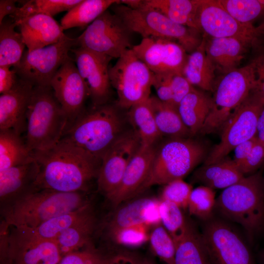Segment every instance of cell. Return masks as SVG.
Listing matches in <instances>:
<instances>
[{
  "instance_id": "obj_1",
  "label": "cell",
  "mask_w": 264,
  "mask_h": 264,
  "mask_svg": "<svg viewBox=\"0 0 264 264\" xmlns=\"http://www.w3.org/2000/svg\"><path fill=\"white\" fill-rule=\"evenodd\" d=\"M32 154L40 168L39 189L88 192L97 179L101 162L62 139L50 149Z\"/></svg>"
},
{
  "instance_id": "obj_2",
  "label": "cell",
  "mask_w": 264,
  "mask_h": 264,
  "mask_svg": "<svg viewBox=\"0 0 264 264\" xmlns=\"http://www.w3.org/2000/svg\"><path fill=\"white\" fill-rule=\"evenodd\" d=\"M87 192L39 189L0 207L7 227L33 228L53 218L91 203Z\"/></svg>"
},
{
  "instance_id": "obj_3",
  "label": "cell",
  "mask_w": 264,
  "mask_h": 264,
  "mask_svg": "<svg viewBox=\"0 0 264 264\" xmlns=\"http://www.w3.org/2000/svg\"><path fill=\"white\" fill-rule=\"evenodd\" d=\"M117 107L106 104L85 110L67 129L62 139L101 162L104 154L121 132Z\"/></svg>"
},
{
  "instance_id": "obj_4",
  "label": "cell",
  "mask_w": 264,
  "mask_h": 264,
  "mask_svg": "<svg viewBox=\"0 0 264 264\" xmlns=\"http://www.w3.org/2000/svg\"><path fill=\"white\" fill-rule=\"evenodd\" d=\"M215 209L228 220L240 225L249 238L264 227V187L261 174L244 176L224 189Z\"/></svg>"
},
{
  "instance_id": "obj_5",
  "label": "cell",
  "mask_w": 264,
  "mask_h": 264,
  "mask_svg": "<svg viewBox=\"0 0 264 264\" xmlns=\"http://www.w3.org/2000/svg\"><path fill=\"white\" fill-rule=\"evenodd\" d=\"M67 118L51 87L34 86L26 113L25 143L31 151L50 149L62 139Z\"/></svg>"
},
{
  "instance_id": "obj_6",
  "label": "cell",
  "mask_w": 264,
  "mask_h": 264,
  "mask_svg": "<svg viewBox=\"0 0 264 264\" xmlns=\"http://www.w3.org/2000/svg\"><path fill=\"white\" fill-rule=\"evenodd\" d=\"M256 86L255 59L245 66L224 73L214 86L213 107L199 133L210 134L223 127Z\"/></svg>"
},
{
  "instance_id": "obj_7",
  "label": "cell",
  "mask_w": 264,
  "mask_h": 264,
  "mask_svg": "<svg viewBox=\"0 0 264 264\" xmlns=\"http://www.w3.org/2000/svg\"><path fill=\"white\" fill-rule=\"evenodd\" d=\"M205 146L189 137L170 138L156 148L143 191L154 185L183 179L206 156Z\"/></svg>"
},
{
  "instance_id": "obj_8",
  "label": "cell",
  "mask_w": 264,
  "mask_h": 264,
  "mask_svg": "<svg viewBox=\"0 0 264 264\" xmlns=\"http://www.w3.org/2000/svg\"><path fill=\"white\" fill-rule=\"evenodd\" d=\"M118 2L110 7L113 13L132 33H138L142 38L153 37L172 40L189 53L195 50L201 42L196 33L197 30L178 24L158 11L145 6L133 9Z\"/></svg>"
},
{
  "instance_id": "obj_9",
  "label": "cell",
  "mask_w": 264,
  "mask_h": 264,
  "mask_svg": "<svg viewBox=\"0 0 264 264\" xmlns=\"http://www.w3.org/2000/svg\"><path fill=\"white\" fill-rule=\"evenodd\" d=\"M154 73L135 54L126 51L109 68L111 86L117 94V106L129 110L150 97Z\"/></svg>"
},
{
  "instance_id": "obj_10",
  "label": "cell",
  "mask_w": 264,
  "mask_h": 264,
  "mask_svg": "<svg viewBox=\"0 0 264 264\" xmlns=\"http://www.w3.org/2000/svg\"><path fill=\"white\" fill-rule=\"evenodd\" d=\"M76 38L64 35L56 43L29 51L24 50L19 64L13 67L18 76L34 86L50 87L53 76L69 58Z\"/></svg>"
},
{
  "instance_id": "obj_11",
  "label": "cell",
  "mask_w": 264,
  "mask_h": 264,
  "mask_svg": "<svg viewBox=\"0 0 264 264\" xmlns=\"http://www.w3.org/2000/svg\"><path fill=\"white\" fill-rule=\"evenodd\" d=\"M264 108V103L251 92L223 126L220 141L207 155L204 164L224 159L239 144L256 136L258 118Z\"/></svg>"
},
{
  "instance_id": "obj_12",
  "label": "cell",
  "mask_w": 264,
  "mask_h": 264,
  "mask_svg": "<svg viewBox=\"0 0 264 264\" xmlns=\"http://www.w3.org/2000/svg\"><path fill=\"white\" fill-rule=\"evenodd\" d=\"M131 33L117 15L107 10L76 38V44L90 51L118 59L126 51L132 49Z\"/></svg>"
},
{
  "instance_id": "obj_13",
  "label": "cell",
  "mask_w": 264,
  "mask_h": 264,
  "mask_svg": "<svg viewBox=\"0 0 264 264\" xmlns=\"http://www.w3.org/2000/svg\"><path fill=\"white\" fill-rule=\"evenodd\" d=\"M206 221L201 236L213 264H254L248 246L228 223L212 218Z\"/></svg>"
},
{
  "instance_id": "obj_14",
  "label": "cell",
  "mask_w": 264,
  "mask_h": 264,
  "mask_svg": "<svg viewBox=\"0 0 264 264\" xmlns=\"http://www.w3.org/2000/svg\"><path fill=\"white\" fill-rule=\"evenodd\" d=\"M141 144L133 131L122 132L103 156L96 179L99 192L109 199L118 188L125 170Z\"/></svg>"
},
{
  "instance_id": "obj_15",
  "label": "cell",
  "mask_w": 264,
  "mask_h": 264,
  "mask_svg": "<svg viewBox=\"0 0 264 264\" xmlns=\"http://www.w3.org/2000/svg\"><path fill=\"white\" fill-rule=\"evenodd\" d=\"M0 264H58L62 255L54 241L40 239L22 228L9 227Z\"/></svg>"
},
{
  "instance_id": "obj_16",
  "label": "cell",
  "mask_w": 264,
  "mask_h": 264,
  "mask_svg": "<svg viewBox=\"0 0 264 264\" xmlns=\"http://www.w3.org/2000/svg\"><path fill=\"white\" fill-rule=\"evenodd\" d=\"M198 30L212 38L235 37L253 44L258 36L255 27L240 23L219 0H200L196 15Z\"/></svg>"
},
{
  "instance_id": "obj_17",
  "label": "cell",
  "mask_w": 264,
  "mask_h": 264,
  "mask_svg": "<svg viewBox=\"0 0 264 264\" xmlns=\"http://www.w3.org/2000/svg\"><path fill=\"white\" fill-rule=\"evenodd\" d=\"M50 87L67 117V129L85 110V102L89 96L71 58H68L59 68L51 80Z\"/></svg>"
},
{
  "instance_id": "obj_18",
  "label": "cell",
  "mask_w": 264,
  "mask_h": 264,
  "mask_svg": "<svg viewBox=\"0 0 264 264\" xmlns=\"http://www.w3.org/2000/svg\"><path fill=\"white\" fill-rule=\"evenodd\" d=\"M71 51L93 107L108 103L111 86L109 65L112 58L80 46L72 48Z\"/></svg>"
},
{
  "instance_id": "obj_19",
  "label": "cell",
  "mask_w": 264,
  "mask_h": 264,
  "mask_svg": "<svg viewBox=\"0 0 264 264\" xmlns=\"http://www.w3.org/2000/svg\"><path fill=\"white\" fill-rule=\"evenodd\" d=\"M132 50L154 74L182 73L188 56L178 43L153 37L142 38Z\"/></svg>"
},
{
  "instance_id": "obj_20",
  "label": "cell",
  "mask_w": 264,
  "mask_h": 264,
  "mask_svg": "<svg viewBox=\"0 0 264 264\" xmlns=\"http://www.w3.org/2000/svg\"><path fill=\"white\" fill-rule=\"evenodd\" d=\"M155 150L154 146L141 145L128 164L118 188L108 199L115 208L143 192Z\"/></svg>"
},
{
  "instance_id": "obj_21",
  "label": "cell",
  "mask_w": 264,
  "mask_h": 264,
  "mask_svg": "<svg viewBox=\"0 0 264 264\" xmlns=\"http://www.w3.org/2000/svg\"><path fill=\"white\" fill-rule=\"evenodd\" d=\"M34 86L19 79L0 96V130L12 129L21 134L26 129V113Z\"/></svg>"
},
{
  "instance_id": "obj_22",
  "label": "cell",
  "mask_w": 264,
  "mask_h": 264,
  "mask_svg": "<svg viewBox=\"0 0 264 264\" xmlns=\"http://www.w3.org/2000/svg\"><path fill=\"white\" fill-rule=\"evenodd\" d=\"M125 202L115 208L107 222V229L139 225L150 227L161 224L159 199L143 197Z\"/></svg>"
},
{
  "instance_id": "obj_23",
  "label": "cell",
  "mask_w": 264,
  "mask_h": 264,
  "mask_svg": "<svg viewBox=\"0 0 264 264\" xmlns=\"http://www.w3.org/2000/svg\"><path fill=\"white\" fill-rule=\"evenodd\" d=\"M39 171L35 159L0 171V207L39 190L36 182Z\"/></svg>"
},
{
  "instance_id": "obj_24",
  "label": "cell",
  "mask_w": 264,
  "mask_h": 264,
  "mask_svg": "<svg viewBox=\"0 0 264 264\" xmlns=\"http://www.w3.org/2000/svg\"><path fill=\"white\" fill-rule=\"evenodd\" d=\"M16 24L29 51L55 44L65 35L53 18L44 14L29 16Z\"/></svg>"
},
{
  "instance_id": "obj_25",
  "label": "cell",
  "mask_w": 264,
  "mask_h": 264,
  "mask_svg": "<svg viewBox=\"0 0 264 264\" xmlns=\"http://www.w3.org/2000/svg\"><path fill=\"white\" fill-rule=\"evenodd\" d=\"M252 44L235 37L212 38L206 41L205 50L216 69L225 73L238 68L247 49Z\"/></svg>"
},
{
  "instance_id": "obj_26",
  "label": "cell",
  "mask_w": 264,
  "mask_h": 264,
  "mask_svg": "<svg viewBox=\"0 0 264 264\" xmlns=\"http://www.w3.org/2000/svg\"><path fill=\"white\" fill-rule=\"evenodd\" d=\"M204 38L198 47L187 56L182 73L194 87L213 91L216 68L207 56Z\"/></svg>"
},
{
  "instance_id": "obj_27",
  "label": "cell",
  "mask_w": 264,
  "mask_h": 264,
  "mask_svg": "<svg viewBox=\"0 0 264 264\" xmlns=\"http://www.w3.org/2000/svg\"><path fill=\"white\" fill-rule=\"evenodd\" d=\"M212 107V97L195 88L179 103L178 113L192 136L200 132Z\"/></svg>"
},
{
  "instance_id": "obj_28",
  "label": "cell",
  "mask_w": 264,
  "mask_h": 264,
  "mask_svg": "<svg viewBox=\"0 0 264 264\" xmlns=\"http://www.w3.org/2000/svg\"><path fill=\"white\" fill-rule=\"evenodd\" d=\"M96 216L91 203L53 218L33 228H21L40 239L54 241L63 232Z\"/></svg>"
},
{
  "instance_id": "obj_29",
  "label": "cell",
  "mask_w": 264,
  "mask_h": 264,
  "mask_svg": "<svg viewBox=\"0 0 264 264\" xmlns=\"http://www.w3.org/2000/svg\"><path fill=\"white\" fill-rule=\"evenodd\" d=\"M244 176L233 160L225 158L216 163L203 164L195 172L193 180L213 190L224 189Z\"/></svg>"
},
{
  "instance_id": "obj_30",
  "label": "cell",
  "mask_w": 264,
  "mask_h": 264,
  "mask_svg": "<svg viewBox=\"0 0 264 264\" xmlns=\"http://www.w3.org/2000/svg\"><path fill=\"white\" fill-rule=\"evenodd\" d=\"M173 264H213L203 244L201 233L188 221L184 235L175 242Z\"/></svg>"
},
{
  "instance_id": "obj_31",
  "label": "cell",
  "mask_w": 264,
  "mask_h": 264,
  "mask_svg": "<svg viewBox=\"0 0 264 264\" xmlns=\"http://www.w3.org/2000/svg\"><path fill=\"white\" fill-rule=\"evenodd\" d=\"M200 0H143L142 6L158 11L172 21L198 31L196 15Z\"/></svg>"
},
{
  "instance_id": "obj_32",
  "label": "cell",
  "mask_w": 264,
  "mask_h": 264,
  "mask_svg": "<svg viewBox=\"0 0 264 264\" xmlns=\"http://www.w3.org/2000/svg\"><path fill=\"white\" fill-rule=\"evenodd\" d=\"M148 101L161 135L170 138H186L192 136L183 122L177 108L162 102L156 96H150Z\"/></svg>"
},
{
  "instance_id": "obj_33",
  "label": "cell",
  "mask_w": 264,
  "mask_h": 264,
  "mask_svg": "<svg viewBox=\"0 0 264 264\" xmlns=\"http://www.w3.org/2000/svg\"><path fill=\"white\" fill-rule=\"evenodd\" d=\"M34 160L20 134L12 129L0 130V171Z\"/></svg>"
},
{
  "instance_id": "obj_34",
  "label": "cell",
  "mask_w": 264,
  "mask_h": 264,
  "mask_svg": "<svg viewBox=\"0 0 264 264\" xmlns=\"http://www.w3.org/2000/svg\"><path fill=\"white\" fill-rule=\"evenodd\" d=\"M17 25L12 19L6 18L0 23V66H17L24 51L25 44Z\"/></svg>"
},
{
  "instance_id": "obj_35",
  "label": "cell",
  "mask_w": 264,
  "mask_h": 264,
  "mask_svg": "<svg viewBox=\"0 0 264 264\" xmlns=\"http://www.w3.org/2000/svg\"><path fill=\"white\" fill-rule=\"evenodd\" d=\"M118 1L119 0H81L62 18L60 25L63 30L89 25Z\"/></svg>"
},
{
  "instance_id": "obj_36",
  "label": "cell",
  "mask_w": 264,
  "mask_h": 264,
  "mask_svg": "<svg viewBox=\"0 0 264 264\" xmlns=\"http://www.w3.org/2000/svg\"><path fill=\"white\" fill-rule=\"evenodd\" d=\"M148 99L132 107L128 114L133 131L138 136L141 145L144 146H154L161 136Z\"/></svg>"
},
{
  "instance_id": "obj_37",
  "label": "cell",
  "mask_w": 264,
  "mask_h": 264,
  "mask_svg": "<svg viewBox=\"0 0 264 264\" xmlns=\"http://www.w3.org/2000/svg\"><path fill=\"white\" fill-rule=\"evenodd\" d=\"M96 216L76 225L59 235L54 241L62 257L92 245L93 235L96 230Z\"/></svg>"
},
{
  "instance_id": "obj_38",
  "label": "cell",
  "mask_w": 264,
  "mask_h": 264,
  "mask_svg": "<svg viewBox=\"0 0 264 264\" xmlns=\"http://www.w3.org/2000/svg\"><path fill=\"white\" fill-rule=\"evenodd\" d=\"M81 0H31L18 7L10 17L16 23L21 20L35 14H44L53 17L59 13L67 11L80 2Z\"/></svg>"
},
{
  "instance_id": "obj_39",
  "label": "cell",
  "mask_w": 264,
  "mask_h": 264,
  "mask_svg": "<svg viewBox=\"0 0 264 264\" xmlns=\"http://www.w3.org/2000/svg\"><path fill=\"white\" fill-rule=\"evenodd\" d=\"M159 212L161 224L175 243L184 235L188 220L185 218L180 207L167 200L159 199Z\"/></svg>"
},
{
  "instance_id": "obj_40",
  "label": "cell",
  "mask_w": 264,
  "mask_h": 264,
  "mask_svg": "<svg viewBox=\"0 0 264 264\" xmlns=\"http://www.w3.org/2000/svg\"><path fill=\"white\" fill-rule=\"evenodd\" d=\"M224 9L241 23L252 22L264 14V0H219Z\"/></svg>"
},
{
  "instance_id": "obj_41",
  "label": "cell",
  "mask_w": 264,
  "mask_h": 264,
  "mask_svg": "<svg viewBox=\"0 0 264 264\" xmlns=\"http://www.w3.org/2000/svg\"><path fill=\"white\" fill-rule=\"evenodd\" d=\"M216 202L214 190L201 185L193 189L187 208L191 215L206 221L212 218Z\"/></svg>"
},
{
  "instance_id": "obj_42",
  "label": "cell",
  "mask_w": 264,
  "mask_h": 264,
  "mask_svg": "<svg viewBox=\"0 0 264 264\" xmlns=\"http://www.w3.org/2000/svg\"><path fill=\"white\" fill-rule=\"evenodd\" d=\"M149 241L152 251L166 264H173L176 244L171 236L161 224L154 227Z\"/></svg>"
},
{
  "instance_id": "obj_43",
  "label": "cell",
  "mask_w": 264,
  "mask_h": 264,
  "mask_svg": "<svg viewBox=\"0 0 264 264\" xmlns=\"http://www.w3.org/2000/svg\"><path fill=\"white\" fill-rule=\"evenodd\" d=\"M149 227L133 225L107 229L108 234L115 243L128 247H137L149 241Z\"/></svg>"
},
{
  "instance_id": "obj_44",
  "label": "cell",
  "mask_w": 264,
  "mask_h": 264,
  "mask_svg": "<svg viewBox=\"0 0 264 264\" xmlns=\"http://www.w3.org/2000/svg\"><path fill=\"white\" fill-rule=\"evenodd\" d=\"M192 190V186L183 179L174 180L164 185L160 199L172 202L182 209H185Z\"/></svg>"
},
{
  "instance_id": "obj_45",
  "label": "cell",
  "mask_w": 264,
  "mask_h": 264,
  "mask_svg": "<svg viewBox=\"0 0 264 264\" xmlns=\"http://www.w3.org/2000/svg\"><path fill=\"white\" fill-rule=\"evenodd\" d=\"M107 258L91 245L64 255L58 264H101Z\"/></svg>"
},
{
  "instance_id": "obj_46",
  "label": "cell",
  "mask_w": 264,
  "mask_h": 264,
  "mask_svg": "<svg viewBox=\"0 0 264 264\" xmlns=\"http://www.w3.org/2000/svg\"><path fill=\"white\" fill-rule=\"evenodd\" d=\"M171 88L173 94V104L177 108L181 101L194 88L181 72L169 73Z\"/></svg>"
},
{
  "instance_id": "obj_47",
  "label": "cell",
  "mask_w": 264,
  "mask_h": 264,
  "mask_svg": "<svg viewBox=\"0 0 264 264\" xmlns=\"http://www.w3.org/2000/svg\"><path fill=\"white\" fill-rule=\"evenodd\" d=\"M264 161V145L257 142L247 156L242 162L236 164L240 172L244 176L253 172Z\"/></svg>"
},
{
  "instance_id": "obj_48",
  "label": "cell",
  "mask_w": 264,
  "mask_h": 264,
  "mask_svg": "<svg viewBox=\"0 0 264 264\" xmlns=\"http://www.w3.org/2000/svg\"><path fill=\"white\" fill-rule=\"evenodd\" d=\"M152 86L156 90V97L160 101L173 105V94L170 83L169 73H154Z\"/></svg>"
},
{
  "instance_id": "obj_49",
  "label": "cell",
  "mask_w": 264,
  "mask_h": 264,
  "mask_svg": "<svg viewBox=\"0 0 264 264\" xmlns=\"http://www.w3.org/2000/svg\"><path fill=\"white\" fill-rule=\"evenodd\" d=\"M19 79L15 69L9 66H0V93L9 91Z\"/></svg>"
},
{
  "instance_id": "obj_50",
  "label": "cell",
  "mask_w": 264,
  "mask_h": 264,
  "mask_svg": "<svg viewBox=\"0 0 264 264\" xmlns=\"http://www.w3.org/2000/svg\"><path fill=\"white\" fill-rule=\"evenodd\" d=\"M256 62V86L252 92L264 103V56L255 59Z\"/></svg>"
},
{
  "instance_id": "obj_51",
  "label": "cell",
  "mask_w": 264,
  "mask_h": 264,
  "mask_svg": "<svg viewBox=\"0 0 264 264\" xmlns=\"http://www.w3.org/2000/svg\"><path fill=\"white\" fill-rule=\"evenodd\" d=\"M142 259L135 253L121 251L108 257L107 264H141Z\"/></svg>"
},
{
  "instance_id": "obj_52",
  "label": "cell",
  "mask_w": 264,
  "mask_h": 264,
  "mask_svg": "<svg viewBox=\"0 0 264 264\" xmlns=\"http://www.w3.org/2000/svg\"><path fill=\"white\" fill-rule=\"evenodd\" d=\"M258 139L256 136L239 144L234 149V158L233 160L235 164L242 161L249 154Z\"/></svg>"
},
{
  "instance_id": "obj_53",
  "label": "cell",
  "mask_w": 264,
  "mask_h": 264,
  "mask_svg": "<svg viewBox=\"0 0 264 264\" xmlns=\"http://www.w3.org/2000/svg\"><path fill=\"white\" fill-rule=\"evenodd\" d=\"M16 0H0V23L7 16H11L15 13L18 8L16 5Z\"/></svg>"
},
{
  "instance_id": "obj_54",
  "label": "cell",
  "mask_w": 264,
  "mask_h": 264,
  "mask_svg": "<svg viewBox=\"0 0 264 264\" xmlns=\"http://www.w3.org/2000/svg\"><path fill=\"white\" fill-rule=\"evenodd\" d=\"M256 136L258 141L264 145V108L258 118Z\"/></svg>"
},
{
  "instance_id": "obj_55",
  "label": "cell",
  "mask_w": 264,
  "mask_h": 264,
  "mask_svg": "<svg viewBox=\"0 0 264 264\" xmlns=\"http://www.w3.org/2000/svg\"><path fill=\"white\" fill-rule=\"evenodd\" d=\"M255 31L258 36L260 35H264V22L259 26L255 27Z\"/></svg>"
},
{
  "instance_id": "obj_56",
  "label": "cell",
  "mask_w": 264,
  "mask_h": 264,
  "mask_svg": "<svg viewBox=\"0 0 264 264\" xmlns=\"http://www.w3.org/2000/svg\"><path fill=\"white\" fill-rule=\"evenodd\" d=\"M141 264H156V263L152 258L146 257L142 258Z\"/></svg>"
},
{
  "instance_id": "obj_57",
  "label": "cell",
  "mask_w": 264,
  "mask_h": 264,
  "mask_svg": "<svg viewBox=\"0 0 264 264\" xmlns=\"http://www.w3.org/2000/svg\"><path fill=\"white\" fill-rule=\"evenodd\" d=\"M261 257H262V259L263 261V262H264V251L263 252L262 255H261Z\"/></svg>"
},
{
  "instance_id": "obj_58",
  "label": "cell",
  "mask_w": 264,
  "mask_h": 264,
  "mask_svg": "<svg viewBox=\"0 0 264 264\" xmlns=\"http://www.w3.org/2000/svg\"><path fill=\"white\" fill-rule=\"evenodd\" d=\"M108 259V257H107V258L106 259V260L103 263H102L101 264H107Z\"/></svg>"
}]
</instances>
